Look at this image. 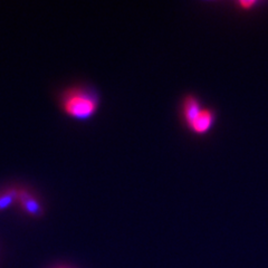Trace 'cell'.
I'll use <instances>...</instances> for the list:
<instances>
[{
	"instance_id": "1",
	"label": "cell",
	"mask_w": 268,
	"mask_h": 268,
	"mask_svg": "<svg viewBox=\"0 0 268 268\" xmlns=\"http://www.w3.org/2000/svg\"><path fill=\"white\" fill-rule=\"evenodd\" d=\"M63 107L69 116L86 118L92 116L97 108L96 98L85 91L68 92L63 100Z\"/></svg>"
},
{
	"instance_id": "2",
	"label": "cell",
	"mask_w": 268,
	"mask_h": 268,
	"mask_svg": "<svg viewBox=\"0 0 268 268\" xmlns=\"http://www.w3.org/2000/svg\"><path fill=\"white\" fill-rule=\"evenodd\" d=\"M17 201L21 203L23 209L32 216H38L42 213V207L39 205L37 199H35L34 196L28 191L24 189H18Z\"/></svg>"
},
{
	"instance_id": "3",
	"label": "cell",
	"mask_w": 268,
	"mask_h": 268,
	"mask_svg": "<svg viewBox=\"0 0 268 268\" xmlns=\"http://www.w3.org/2000/svg\"><path fill=\"white\" fill-rule=\"evenodd\" d=\"M212 122V115L209 111H201L199 115L193 121L190 125L193 130L198 133L206 132L210 127Z\"/></svg>"
},
{
	"instance_id": "4",
	"label": "cell",
	"mask_w": 268,
	"mask_h": 268,
	"mask_svg": "<svg viewBox=\"0 0 268 268\" xmlns=\"http://www.w3.org/2000/svg\"><path fill=\"white\" fill-rule=\"evenodd\" d=\"M200 112L201 110L198 102L196 100H193L192 97H188L185 103V115L187 121L191 124L196 120L197 116L199 115Z\"/></svg>"
},
{
	"instance_id": "5",
	"label": "cell",
	"mask_w": 268,
	"mask_h": 268,
	"mask_svg": "<svg viewBox=\"0 0 268 268\" xmlns=\"http://www.w3.org/2000/svg\"><path fill=\"white\" fill-rule=\"evenodd\" d=\"M17 197H18L17 189H11L0 193V210H4L6 209V208L11 207L13 203L17 200Z\"/></svg>"
},
{
	"instance_id": "6",
	"label": "cell",
	"mask_w": 268,
	"mask_h": 268,
	"mask_svg": "<svg viewBox=\"0 0 268 268\" xmlns=\"http://www.w3.org/2000/svg\"><path fill=\"white\" fill-rule=\"evenodd\" d=\"M254 4H255V2H241V3H240L241 6H242V7H245V8L251 7Z\"/></svg>"
}]
</instances>
